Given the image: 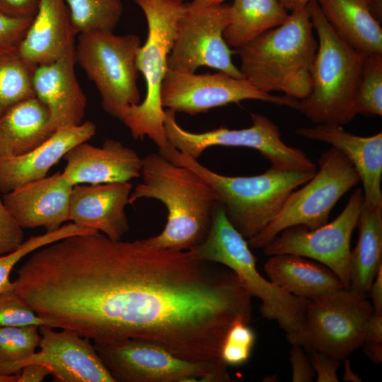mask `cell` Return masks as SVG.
Here are the masks:
<instances>
[{"label": "cell", "mask_w": 382, "mask_h": 382, "mask_svg": "<svg viewBox=\"0 0 382 382\" xmlns=\"http://www.w3.org/2000/svg\"><path fill=\"white\" fill-rule=\"evenodd\" d=\"M36 66L22 57L18 43L0 45V115L16 103L35 96Z\"/></svg>", "instance_id": "29"}, {"label": "cell", "mask_w": 382, "mask_h": 382, "mask_svg": "<svg viewBox=\"0 0 382 382\" xmlns=\"http://www.w3.org/2000/svg\"><path fill=\"white\" fill-rule=\"evenodd\" d=\"M245 100H258L296 110L299 103L290 96L260 91L246 79L222 71L196 74L168 69L161 89L163 108L190 115Z\"/></svg>", "instance_id": "15"}, {"label": "cell", "mask_w": 382, "mask_h": 382, "mask_svg": "<svg viewBox=\"0 0 382 382\" xmlns=\"http://www.w3.org/2000/svg\"><path fill=\"white\" fill-rule=\"evenodd\" d=\"M364 203L363 191L358 188L333 221L312 230L301 225L287 228L263 248V252L267 256L294 254L316 260L330 269L349 289L350 242Z\"/></svg>", "instance_id": "14"}, {"label": "cell", "mask_w": 382, "mask_h": 382, "mask_svg": "<svg viewBox=\"0 0 382 382\" xmlns=\"http://www.w3.org/2000/svg\"><path fill=\"white\" fill-rule=\"evenodd\" d=\"M39 331L40 350L13 365L7 375L19 374L25 365L40 364L60 382H115L89 339L68 329L56 331L49 325L40 326Z\"/></svg>", "instance_id": "16"}, {"label": "cell", "mask_w": 382, "mask_h": 382, "mask_svg": "<svg viewBox=\"0 0 382 382\" xmlns=\"http://www.w3.org/2000/svg\"><path fill=\"white\" fill-rule=\"evenodd\" d=\"M94 347L115 382L231 381L228 372L181 359L148 340L128 339Z\"/></svg>", "instance_id": "12"}, {"label": "cell", "mask_w": 382, "mask_h": 382, "mask_svg": "<svg viewBox=\"0 0 382 382\" xmlns=\"http://www.w3.org/2000/svg\"><path fill=\"white\" fill-rule=\"evenodd\" d=\"M309 353L312 366L315 374L317 375L318 382L339 381L337 371L340 365L341 360L316 351Z\"/></svg>", "instance_id": "40"}, {"label": "cell", "mask_w": 382, "mask_h": 382, "mask_svg": "<svg viewBox=\"0 0 382 382\" xmlns=\"http://www.w3.org/2000/svg\"><path fill=\"white\" fill-rule=\"evenodd\" d=\"M287 11L279 0H233L224 39L230 48H240L283 24L289 16Z\"/></svg>", "instance_id": "28"}, {"label": "cell", "mask_w": 382, "mask_h": 382, "mask_svg": "<svg viewBox=\"0 0 382 382\" xmlns=\"http://www.w3.org/2000/svg\"><path fill=\"white\" fill-rule=\"evenodd\" d=\"M311 0H279L286 11H294L307 6Z\"/></svg>", "instance_id": "44"}, {"label": "cell", "mask_w": 382, "mask_h": 382, "mask_svg": "<svg viewBox=\"0 0 382 382\" xmlns=\"http://www.w3.org/2000/svg\"><path fill=\"white\" fill-rule=\"evenodd\" d=\"M76 35L65 0H40L19 52L36 66L50 63L75 46Z\"/></svg>", "instance_id": "23"}, {"label": "cell", "mask_w": 382, "mask_h": 382, "mask_svg": "<svg viewBox=\"0 0 382 382\" xmlns=\"http://www.w3.org/2000/svg\"><path fill=\"white\" fill-rule=\"evenodd\" d=\"M141 42L134 34L91 31L79 34L75 45L76 62L95 83L103 110L119 120L125 108L141 102L137 84Z\"/></svg>", "instance_id": "8"}, {"label": "cell", "mask_w": 382, "mask_h": 382, "mask_svg": "<svg viewBox=\"0 0 382 382\" xmlns=\"http://www.w3.org/2000/svg\"><path fill=\"white\" fill-rule=\"evenodd\" d=\"M251 299L223 265L99 231L48 245L34 282L35 311L54 328L94 343L148 340L221 371L225 337L235 322L250 323Z\"/></svg>", "instance_id": "1"}, {"label": "cell", "mask_w": 382, "mask_h": 382, "mask_svg": "<svg viewBox=\"0 0 382 382\" xmlns=\"http://www.w3.org/2000/svg\"><path fill=\"white\" fill-rule=\"evenodd\" d=\"M75 46L57 60L37 65L33 74L35 96L47 108L52 129L83 123L86 97L74 72Z\"/></svg>", "instance_id": "20"}, {"label": "cell", "mask_w": 382, "mask_h": 382, "mask_svg": "<svg viewBox=\"0 0 382 382\" xmlns=\"http://www.w3.org/2000/svg\"><path fill=\"white\" fill-rule=\"evenodd\" d=\"M73 187L62 172H57L5 193L2 199L22 228L42 226L52 231L69 220Z\"/></svg>", "instance_id": "17"}, {"label": "cell", "mask_w": 382, "mask_h": 382, "mask_svg": "<svg viewBox=\"0 0 382 382\" xmlns=\"http://www.w3.org/2000/svg\"><path fill=\"white\" fill-rule=\"evenodd\" d=\"M318 165V171L289 195L277 216L247 240L250 248L262 249L281 231L294 226L312 230L325 224L338 200L360 181L352 164L335 147L321 154Z\"/></svg>", "instance_id": "9"}, {"label": "cell", "mask_w": 382, "mask_h": 382, "mask_svg": "<svg viewBox=\"0 0 382 382\" xmlns=\"http://www.w3.org/2000/svg\"><path fill=\"white\" fill-rule=\"evenodd\" d=\"M296 133L307 139L330 144L340 151L357 170L363 185L364 202L382 207V132L360 137L344 130L341 125L318 124L299 128Z\"/></svg>", "instance_id": "21"}, {"label": "cell", "mask_w": 382, "mask_h": 382, "mask_svg": "<svg viewBox=\"0 0 382 382\" xmlns=\"http://www.w3.org/2000/svg\"><path fill=\"white\" fill-rule=\"evenodd\" d=\"M230 21L229 4L200 6L185 3L177 23L168 69L195 73L200 66H208L234 78H243L223 37Z\"/></svg>", "instance_id": "13"}, {"label": "cell", "mask_w": 382, "mask_h": 382, "mask_svg": "<svg viewBox=\"0 0 382 382\" xmlns=\"http://www.w3.org/2000/svg\"><path fill=\"white\" fill-rule=\"evenodd\" d=\"M313 31L308 4L292 11L283 24L235 50L242 77L263 93L306 98L318 49Z\"/></svg>", "instance_id": "3"}, {"label": "cell", "mask_w": 382, "mask_h": 382, "mask_svg": "<svg viewBox=\"0 0 382 382\" xmlns=\"http://www.w3.org/2000/svg\"><path fill=\"white\" fill-rule=\"evenodd\" d=\"M357 226L359 239L351 250L349 289L368 297L369 287L382 266V207L364 202Z\"/></svg>", "instance_id": "27"}, {"label": "cell", "mask_w": 382, "mask_h": 382, "mask_svg": "<svg viewBox=\"0 0 382 382\" xmlns=\"http://www.w3.org/2000/svg\"><path fill=\"white\" fill-rule=\"evenodd\" d=\"M373 313L382 315V266L378 269L369 290Z\"/></svg>", "instance_id": "43"}, {"label": "cell", "mask_w": 382, "mask_h": 382, "mask_svg": "<svg viewBox=\"0 0 382 382\" xmlns=\"http://www.w3.org/2000/svg\"><path fill=\"white\" fill-rule=\"evenodd\" d=\"M354 105L357 114L382 115V53L365 54Z\"/></svg>", "instance_id": "32"}, {"label": "cell", "mask_w": 382, "mask_h": 382, "mask_svg": "<svg viewBox=\"0 0 382 382\" xmlns=\"http://www.w3.org/2000/svg\"><path fill=\"white\" fill-rule=\"evenodd\" d=\"M132 190L129 182L75 185L70 195L69 220L111 239L122 240L129 230L125 207Z\"/></svg>", "instance_id": "18"}, {"label": "cell", "mask_w": 382, "mask_h": 382, "mask_svg": "<svg viewBox=\"0 0 382 382\" xmlns=\"http://www.w3.org/2000/svg\"><path fill=\"white\" fill-rule=\"evenodd\" d=\"M48 325L16 292L0 293V326Z\"/></svg>", "instance_id": "35"}, {"label": "cell", "mask_w": 382, "mask_h": 382, "mask_svg": "<svg viewBox=\"0 0 382 382\" xmlns=\"http://www.w3.org/2000/svg\"><path fill=\"white\" fill-rule=\"evenodd\" d=\"M335 32L365 54L382 53V28L369 0H316Z\"/></svg>", "instance_id": "26"}, {"label": "cell", "mask_w": 382, "mask_h": 382, "mask_svg": "<svg viewBox=\"0 0 382 382\" xmlns=\"http://www.w3.org/2000/svg\"><path fill=\"white\" fill-rule=\"evenodd\" d=\"M48 375H51V371L45 366L40 364H29L21 369L17 382H40L44 381Z\"/></svg>", "instance_id": "42"}, {"label": "cell", "mask_w": 382, "mask_h": 382, "mask_svg": "<svg viewBox=\"0 0 382 382\" xmlns=\"http://www.w3.org/2000/svg\"><path fill=\"white\" fill-rule=\"evenodd\" d=\"M64 158L62 173L73 185L129 182L141 175L142 158L117 140L105 139L99 147L81 142Z\"/></svg>", "instance_id": "19"}, {"label": "cell", "mask_w": 382, "mask_h": 382, "mask_svg": "<svg viewBox=\"0 0 382 382\" xmlns=\"http://www.w3.org/2000/svg\"><path fill=\"white\" fill-rule=\"evenodd\" d=\"M23 242V228L12 217L0 196V255L15 251Z\"/></svg>", "instance_id": "36"}, {"label": "cell", "mask_w": 382, "mask_h": 382, "mask_svg": "<svg viewBox=\"0 0 382 382\" xmlns=\"http://www.w3.org/2000/svg\"><path fill=\"white\" fill-rule=\"evenodd\" d=\"M372 314L367 297L349 289L308 300L301 329L289 343L344 360L362 346Z\"/></svg>", "instance_id": "10"}, {"label": "cell", "mask_w": 382, "mask_h": 382, "mask_svg": "<svg viewBox=\"0 0 382 382\" xmlns=\"http://www.w3.org/2000/svg\"><path fill=\"white\" fill-rule=\"evenodd\" d=\"M175 112L164 110L163 127L168 143L179 151L197 159L212 146L246 147L258 151L279 170L316 171V166L301 149L286 144L279 127L268 117L252 113L253 125L240 129L219 127L201 133L183 129Z\"/></svg>", "instance_id": "11"}, {"label": "cell", "mask_w": 382, "mask_h": 382, "mask_svg": "<svg viewBox=\"0 0 382 382\" xmlns=\"http://www.w3.org/2000/svg\"><path fill=\"white\" fill-rule=\"evenodd\" d=\"M158 152L204 179L216 193L229 221L246 240L265 228L279 214L289 195L316 173L270 167L257 175L226 176L212 171L169 144Z\"/></svg>", "instance_id": "4"}, {"label": "cell", "mask_w": 382, "mask_h": 382, "mask_svg": "<svg viewBox=\"0 0 382 382\" xmlns=\"http://www.w3.org/2000/svg\"><path fill=\"white\" fill-rule=\"evenodd\" d=\"M318 35L309 95L297 109L316 124L343 125L357 115L355 94L365 54L343 40L325 18L316 0L308 4Z\"/></svg>", "instance_id": "5"}, {"label": "cell", "mask_w": 382, "mask_h": 382, "mask_svg": "<svg viewBox=\"0 0 382 382\" xmlns=\"http://www.w3.org/2000/svg\"><path fill=\"white\" fill-rule=\"evenodd\" d=\"M270 280L296 297L311 300L345 288L324 265L294 254L270 256L264 265Z\"/></svg>", "instance_id": "24"}, {"label": "cell", "mask_w": 382, "mask_h": 382, "mask_svg": "<svg viewBox=\"0 0 382 382\" xmlns=\"http://www.w3.org/2000/svg\"><path fill=\"white\" fill-rule=\"evenodd\" d=\"M40 0H0V11L13 17L33 18Z\"/></svg>", "instance_id": "41"}, {"label": "cell", "mask_w": 382, "mask_h": 382, "mask_svg": "<svg viewBox=\"0 0 382 382\" xmlns=\"http://www.w3.org/2000/svg\"><path fill=\"white\" fill-rule=\"evenodd\" d=\"M33 18H18L0 11V45L19 43Z\"/></svg>", "instance_id": "38"}, {"label": "cell", "mask_w": 382, "mask_h": 382, "mask_svg": "<svg viewBox=\"0 0 382 382\" xmlns=\"http://www.w3.org/2000/svg\"><path fill=\"white\" fill-rule=\"evenodd\" d=\"M345 360V370L342 381H352L359 382L361 378L359 377L351 369L350 362L346 358Z\"/></svg>", "instance_id": "45"}, {"label": "cell", "mask_w": 382, "mask_h": 382, "mask_svg": "<svg viewBox=\"0 0 382 382\" xmlns=\"http://www.w3.org/2000/svg\"><path fill=\"white\" fill-rule=\"evenodd\" d=\"M364 351L374 364L382 361V315L373 313L365 328L362 346Z\"/></svg>", "instance_id": "37"}, {"label": "cell", "mask_w": 382, "mask_h": 382, "mask_svg": "<svg viewBox=\"0 0 382 382\" xmlns=\"http://www.w3.org/2000/svg\"><path fill=\"white\" fill-rule=\"evenodd\" d=\"M88 231L87 228L71 222L62 225L57 230L30 236L15 251L0 255V293L13 289V283L10 280V274L14 266L25 256L57 241Z\"/></svg>", "instance_id": "33"}, {"label": "cell", "mask_w": 382, "mask_h": 382, "mask_svg": "<svg viewBox=\"0 0 382 382\" xmlns=\"http://www.w3.org/2000/svg\"><path fill=\"white\" fill-rule=\"evenodd\" d=\"M40 340L38 326H0V374L33 355Z\"/></svg>", "instance_id": "31"}, {"label": "cell", "mask_w": 382, "mask_h": 382, "mask_svg": "<svg viewBox=\"0 0 382 382\" xmlns=\"http://www.w3.org/2000/svg\"><path fill=\"white\" fill-rule=\"evenodd\" d=\"M50 112L35 96L20 101L0 115V158L25 154L53 133Z\"/></svg>", "instance_id": "25"}, {"label": "cell", "mask_w": 382, "mask_h": 382, "mask_svg": "<svg viewBox=\"0 0 382 382\" xmlns=\"http://www.w3.org/2000/svg\"><path fill=\"white\" fill-rule=\"evenodd\" d=\"M290 361L292 366L293 382H310L315 376V371L304 349L299 345H291Z\"/></svg>", "instance_id": "39"}, {"label": "cell", "mask_w": 382, "mask_h": 382, "mask_svg": "<svg viewBox=\"0 0 382 382\" xmlns=\"http://www.w3.org/2000/svg\"><path fill=\"white\" fill-rule=\"evenodd\" d=\"M76 34L113 32L123 11L122 0H65Z\"/></svg>", "instance_id": "30"}, {"label": "cell", "mask_w": 382, "mask_h": 382, "mask_svg": "<svg viewBox=\"0 0 382 382\" xmlns=\"http://www.w3.org/2000/svg\"><path fill=\"white\" fill-rule=\"evenodd\" d=\"M255 333L249 323L236 321L229 328L221 349V357L227 366L247 362L255 342Z\"/></svg>", "instance_id": "34"}, {"label": "cell", "mask_w": 382, "mask_h": 382, "mask_svg": "<svg viewBox=\"0 0 382 382\" xmlns=\"http://www.w3.org/2000/svg\"><path fill=\"white\" fill-rule=\"evenodd\" d=\"M96 127L91 121L77 126L57 129L41 145L12 158H0V190L4 194L27 183L44 178L50 168L74 146L95 135Z\"/></svg>", "instance_id": "22"}, {"label": "cell", "mask_w": 382, "mask_h": 382, "mask_svg": "<svg viewBox=\"0 0 382 382\" xmlns=\"http://www.w3.org/2000/svg\"><path fill=\"white\" fill-rule=\"evenodd\" d=\"M18 378V374L13 375H1L0 374V382H17Z\"/></svg>", "instance_id": "47"}, {"label": "cell", "mask_w": 382, "mask_h": 382, "mask_svg": "<svg viewBox=\"0 0 382 382\" xmlns=\"http://www.w3.org/2000/svg\"><path fill=\"white\" fill-rule=\"evenodd\" d=\"M189 251L198 259L231 270L251 296L261 301L260 311L265 318L277 321L288 341L297 335L308 300L287 293L260 274L248 241L229 221L220 202L214 208L207 237Z\"/></svg>", "instance_id": "6"}, {"label": "cell", "mask_w": 382, "mask_h": 382, "mask_svg": "<svg viewBox=\"0 0 382 382\" xmlns=\"http://www.w3.org/2000/svg\"><path fill=\"white\" fill-rule=\"evenodd\" d=\"M142 183L130 194L129 204L143 198L164 204L167 221L163 231L144 241L153 246L190 250L207 237L218 196L192 170L177 165L158 153L142 158Z\"/></svg>", "instance_id": "2"}, {"label": "cell", "mask_w": 382, "mask_h": 382, "mask_svg": "<svg viewBox=\"0 0 382 382\" xmlns=\"http://www.w3.org/2000/svg\"><path fill=\"white\" fill-rule=\"evenodd\" d=\"M224 0H193L192 4L200 6H211L222 4Z\"/></svg>", "instance_id": "46"}, {"label": "cell", "mask_w": 382, "mask_h": 382, "mask_svg": "<svg viewBox=\"0 0 382 382\" xmlns=\"http://www.w3.org/2000/svg\"><path fill=\"white\" fill-rule=\"evenodd\" d=\"M146 19L148 35L137 56V66L146 82V93L139 104L125 108L120 120L132 136L143 139L146 136L158 146L168 143L163 127L164 110L161 104V89L168 71L178 19L185 8L183 0H134Z\"/></svg>", "instance_id": "7"}]
</instances>
